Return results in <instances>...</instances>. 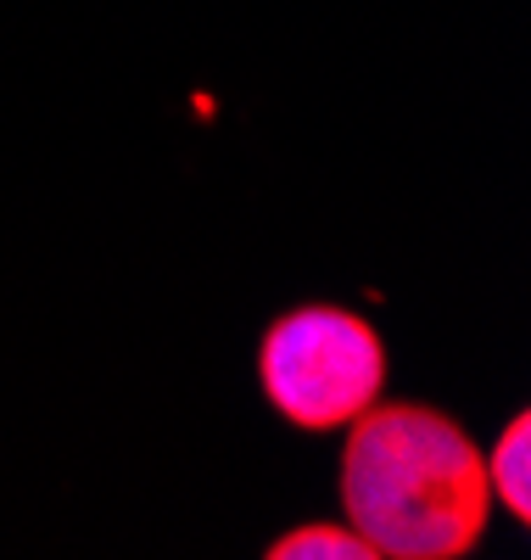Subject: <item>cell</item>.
Instances as JSON below:
<instances>
[{"label": "cell", "mask_w": 531, "mask_h": 560, "mask_svg": "<svg viewBox=\"0 0 531 560\" xmlns=\"http://www.w3.org/2000/svg\"><path fill=\"white\" fill-rule=\"evenodd\" d=\"M347 527L392 560H459L493 522L481 448L425 404H369L342 448Z\"/></svg>", "instance_id": "obj_1"}, {"label": "cell", "mask_w": 531, "mask_h": 560, "mask_svg": "<svg viewBox=\"0 0 531 560\" xmlns=\"http://www.w3.org/2000/svg\"><path fill=\"white\" fill-rule=\"evenodd\" d=\"M258 382L274 415L303 432H335L358 420L386 382L380 337L347 308H297L274 319L258 348Z\"/></svg>", "instance_id": "obj_2"}, {"label": "cell", "mask_w": 531, "mask_h": 560, "mask_svg": "<svg viewBox=\"0 0 531 560\" xmlns=\"http://www.w3.org/2000/svg\"><path fill=\"white\" fill-rule=\"evenodd\" d=\"M487 459V482H493V499L509 510L515 522H531V420L515 415L509 432L493 443Z\"/></svg>", "instance_id": "obj_3"}, {"label": "cell", "mask_w": 531, "mask_h": 560, "mask_svg": "<svg viewBox=\"0 0 531 560\" xmlns=\"http://www.w3.org/2000/svg\"><path fill=\"white\" fill-rule=\"evenodd\" d=\"M269 560H375L369 538L358 527H297V533H285L269 544Z\"/></svg>", "instance_id": "obj_4"}]
</instances>
